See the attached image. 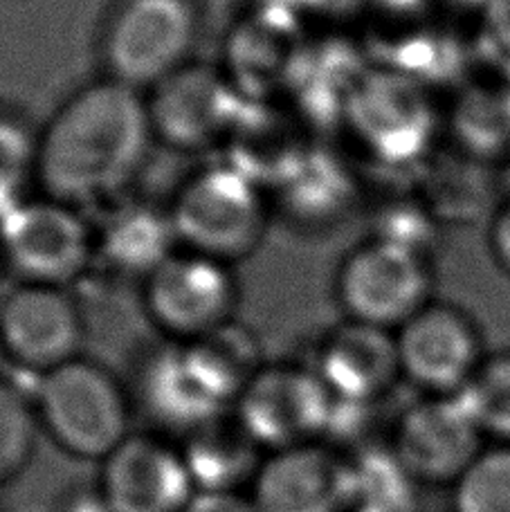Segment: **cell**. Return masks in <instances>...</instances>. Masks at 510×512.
<instances>
[{"label":"cell","mask_w":510,"mask_h":512,"mask_svg":"<svg viewBox=\"0 0 510 512\" xmlns=\"http://www.w3.org/2000/svg\"><path fill=\"white\" fill-rule=\"evenodd\" d=\"M43 434L34 393L0 378V488L21 477Z\"/></svg>","instance_id":"22"},{"label":"cell","mask_w":510,"mask_h":512,"mask_svg":"<svg viewBox=\"0 0 510 512\" xmlns=\"http://www.w3.org/2000/svg\"><path fill=\"white\" fill-rule=\"evenodd\" d=\"M457 398L481 434L497 443H510V353L484 358Z\"/></svg>","instance_id":"23"},{"label":"cell","mask_w":510,"mask_h":512,"mask_svg":"<svg viewBox=\"0 0 510 512\" xmlns=\"http://www.w3.org/2000/svg\"><path fill=\"white\" fill-rule=\"evenodd\" d=\"M338 400L313 364L266 362L232 414L266 452L326 441Z\"/></svg>","instance_id":"8"},{"label":"cell","mask_w":510,"mask_h":512,"mask_svg":"<svg viewBox=\"0 0 510 512\" xmlns=\"http://www.w3.org/2000/svg\"><path fill=\"white\" fill-rule=\"evenodd\" d=\"M39 131L23 115L0 111V216L39 194Z\"/></svg>","instance_id":"21"},{"label":"cell","mask_w":510,"mask_h":512,"mask_svg":"<svg viewBox=\"0 0 510 512\" xmlns=\"http://www.w3.org/2000/svg\"><path fill=\"white\" fill-rule=\"evenodd\" d=\"M167 212L178 248L239 268L266 243L275 200L241 162H209L173 191Z\"/></svg>","instance_id":"2"},{"label":"cell","mask_w":510,"mask_h":512,"mask_svg":"<svg viewBox=\"0 0 510 512\" xmlns=\"http://www.w3.org/2000/svg\"><path fill=\"white\" fill-rule=\"evenodd\" d=\"M97 490L108 512H182L196 495L176 438L133 432L99 463Z\"/></svg>","instance_id":"12"},{"label":"cell","mask_w":510,"mask_h":512,"mask_svg":"<svg viewBox=\"0 0 510 512\" xmlns=\"http://www.w3.org/2000/svg\"><path fill=\"white\" fill-rule=\"evenodd\" d=\"M32 393L43 434L75 459L102 463L135 432L131 389L88 355L45 373Z\"/></svg>","instance_id":"4"},{"label":"cell","mask_w":510,"mask_h":512,"mask_svg":"<svg viewBox=\"0 0 510 512\" xmlns=\"http://www.w3.org/2000/svg\"><path fill=\"white\" fill-rule=\"evenodd\" d=\"M178 443L198 492H248L268 454L232 411Z\"/></svg>","instance_id":"19"},{"label":"cell","mask_w":510,"mask_h":512,"mask_svg":"<svg viewBox=\"0 0 510 512\" xmlns=\"http://www.w3.org/2000/svg\"><path fill=\"white\" fill-rule=\"evenodd\" d=\"M432 268L423 248L371 234L346 252L333 274L342 319L398 331L432 301Z\"/></svg>","instance_id":"5"},{"label":"cell","mask_w":510,"mask_h":512,"mask_svg":"<svg viewBox=\"0 0 510 512\" xmlns=\"http://www.w3.org/2000/svg\"><path fill=\"white\" fill-rule=\"evenodd\" d=\"M454 512H510V443L484 447L452 486Z\"/></svg>","instance_id":"24"},{"label":"cell","mask_w":510,"mask_h":512,"mask_svg":"<svg viewBox=\"0 0 510 512\" xmlns=\"http://www.w3.org/2000/svg\"><path fill=\"white\" fill-rule=\"evenodd\" d=\"M486 436L457 396H423L405 407L387 443L421 486H454L477 456Z\"/></svg>","instance_id":"13"},{"label":"cell","mask_w":510,"mask_h":512,"mask_svg":"<svg viewBox=\"0 0 510 512\" xmlns=\"http://www.w3.org/2000/svg\"><path fill=\"white\" fill-rule=\"evenodd\" d=\"M200 36L198 0H115L99 25V72L149 95L196 61Z\"/></svg>","instance_id":"3"},{"label":"cell","mask_w":510,"mask_h":512,"mask_svg":"<svg viewBox=\"0 0 510 512\" xmlns=\"http://www.w3.org/2000/svg\"><path fill=\"white\" fill-rule=\"evenodd\" d=\"M158 146L147 95L99 75L63 99L39 131V194L81 209L131 196Z\"/></svg>","instance_id":"1"},{"label":"cell","mask_w":510,"mask_h":512,"mask_svg":"<svg viewBox=\"0 0 510 512\" xmlns=\"http://www.w3.org/2000/svg\"><path fill=\"white\" fill-rule=\"evenodd\" d=\"M7 263H5V254H3V243H0V288H3V281L7 277Z\"/></svg>","instance_id":"28"},{"label":"cell","mask_w":510,"mask_h":512,"mask_svg":"<svg viewBox=\"0 0 510 512\" xmlns=\"http://www.w3.org/2000/svg\"><path fill=\"white\" fill-rule=\"evenodd\" d=\"M396 346L403 380L425 396H457L484 362L475 322L436 299L398 328Z\"/></svg>","instance_id":"15"},{"label":"cell","mask_w":510,"mask_h":512,"mask_svg":"<svg viewBox=\"0 0 510 512\" xmlns=\"http://www.w3.org/2000/svg\"><path fill=\"white\" fill-rule=\"evenodd\" d=\"M131 393L135 407L149 416L156 432L176 441L232 411L230 400L187 342L165 340L149 351Z\"/></svg>","instance_id":"14"},{"label":"cell","mask_w":510,"mask_h":512,"mask_svg":"<svg viewBox=\"0 0 510 512\" xmlns=\"http://www.w3.org/2000/svg\"><path fill=\"white\" fill-rule=\"evenodd\" d=\"M5 360V351H3V344H0V362Z\"/></svg>","instance_id":"29"},{"label":"cell","mask_w":510,"mask_h":512,"mask_svg":"<svg viewBox=\"0 0 510 512\" xmlns=\"http://www.w3.org/2000/svg\"><path fill=\"white\" fill-rule=\"evenodd\" d=\"M351 456V512H416L418 483L389 443Z\"/></svg>","instance_id":"20"},{"label":"cell","mask_w":510,"mask_h":512,"mask_svg":"<svg viewBox=\"0 0 510 512\" xmlns=\"http://www.w3.org/2000/svg\"><path fill=\"white\" fill-rule=\"evenodd\" d=\"M490 250L497 263L510 274V200L499 207L490 223Z\"/></svg>","instance_id":"26"},{"label":"cell","mask_w":510,"mask_h":512,"mask_svg":"<svg viewBox=\"0 0 510 512\" xmlns=\"http://www.w3.org/2000/svg\"><path fill=\"white\" fill-rule=\"evenodd\" d=\"M248 492L261 512H351V456L326 441L268 452Z\"/></svg>","instance_id":"16"},{"label":"cell","mask_w":510,"mask_h":512,"mask_svg":"<svg viewBox=\"0 0 510 512\" xmlns=\"http://www.w3.org/2000/svg\"><path fill=\"white\" fill-rule=\"evenodd\" d=\"M142 313L169 342H196L236 322L241 281L234 265L176 250L140 283Z\"/></svg>","instance_id":"7"},{"label":"cell","mask_w":510,"mask_h":512,"mask_svg":"<svg viewBox=\"0 0 510 512\" xmlns=\"http://www.w3.org/2000/svg\"><path fill=\"white\" fill-rule=\"evenodd\" d=\"M488 36L499 50L510 54V0H495L488 7Z\"/></svg>","instance_id":"27"},{"label":"cell","mask_w":510,"mask_h":512,"mask_svg":"<svg viewBox=\"0 0 510 512\" xmlns=\"http://www.w3.org/2000/svg\"><path fill=\"white\" fill-rule=\"evenodd\" d=\"M95 225L99 263L108 265L117 277L142 283L178 250L167 207L149 200H133L131 196L117 200L106 207L104 218Z\"/></svg>","instance_id":"18"},{"label":"cell","mask_w":510,"mask_h":512,"mask_svg":"<svg viewBox=\"0 0 510 512\" xmlns=\"http://www.w3.org/2000/svg\"><path fill=\"white\" fill-rule=\"evenodd\" d=\"M182 512H261L250 492H196Z\"/></svg>","instance_id":"25"},{"label":"cell","mask_w":510,"mask_h":512,"mask_svg":"<svg viewBox=\"0 0 510 512\" xmlns=\"http://www.w3.org/2000/svg\"><path fill=\"white\" fill-rule=\"evenodd\" d=\"M349 124L360 144L378 160L407 164L430 149L436 111L416 77L403 70L376 72L351 88Z\"/></svg>","instance_id":"10"},{"label":"cell","mask_w":510,"mask_h":512,"mask_svg":"<svg viewBox=\"0 0 510 512\" xmlns=\"http://www.w3.org/2000/svg\"><path fill=\"white\" fill-rule=\"evenodd\" d=\"M158 146L178 153L214 149L236 131L241 93L225 70L198 59L147 95Z\"/></svg>","instance_id":"11"},{"label":"cell","mask_w":510,"mask_h":512,"mask_svg":"<svg viewBox=\"0 0 510 512\" xmlns=\"http://www.w3.org/2000/svg\"><path fill=\"white\" fill-rule=\"evenodd\" d=\"M88 319L72 288L14 283L0 297L5 360L36 378L86 355Z\"/></svg>","instance_id":"9"},{"label":"cell","mask_w":510,"mask_h":512,"mask_svg":"<svg viewBox=\"0 0 510 512\" xmlns=\"http://www.w3.org/2000/svg\"><path fill=\"white\" fill-rule=\"evenodd\" d=\"M311 364L344 405L376 407L403 382L396 333L349 319L322 337Z\"/></svg>","instance_id":"17"},{"label":"cell","mask_w":510,"mask_h":512,"mask_svg":"<svg viewBox=\"0 0 510 512\" xmlns=\"http://www.w3.org/2000/svg\"><path fill=\"white\" fill-rule=\"evenodd\" d=\"M0 243L16 283L75 288L99 263L97 225L86 209L48 194L0 216Z\"/></svg>","instance_id":"6"}]
</instances>
